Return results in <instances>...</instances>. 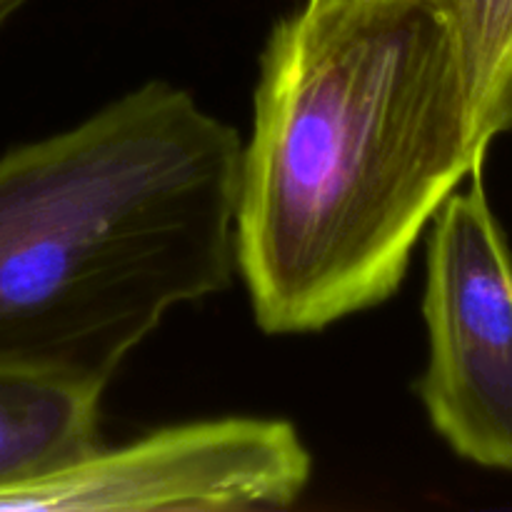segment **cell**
<instances>
[{
	"instance_id": "obj_1",
	"label": "cell",
	"mask_w": 512,
	"mask_h": 512,
	"mask_svg": "<svg viewBox=\"0 0 512 512\" xmlns=\"http://www.w3.org/2000/svg\"><path fill=\"white\" fill-rule=\"evenodd\" d=\"M235 265L268 335L398 293L420 235L485 165L433 0H305L260 55Z\"/></svg>"
},
{
	"instance_id": "obj_2",
	"label": "cell",
	"mask_w": 512,
	"mask_h": 512,
	"mask_svg": "<svg viewBox=\"0 0 512 512\" xmlns=\"http://www.w3.org/2000/svg\"><path fill=\"white\" fill-rule=\"evenodd\" d=\"M240 155L165 80L0 155V368L108 388L170 310L228 288Z\"/></svg>"
},
{
	"instance_id": "obj_3",
	"label": "cell",
	"mask_w": 512,
	"mask_h": 512,
	"mask_svg": "<svg viewBox=\"0 0 512 512\" xmlns=\"http://www.w3.org/2000/svg\"><path fill=\"white\" fill-rule=\"evenodd\" d=\"M428 365L418 395L458 458L512 473V250L483 168L433 220L425 258Z\"/></svg>"
},
{
	"instance_id": "obj_4",
	"label": "cell",
	"mask_w": 512,
	"mask_h": 512,
	"mask_svg": "<svg viewBox=\"0 0 512 512\" xmlns=\"http://www.w3.org/2000/svg\"><path fill=\"white\" fill-rule=\"evenodd\" d=\"M313 458L288 420L220 418L103 448L0 500V510H280L298 503Z\"/></svg>"
},
{
	"instance_id": "obj_5",
	"label": "cell",
	"mask_w": 512,
	"mask_h": 512,
	"mask_svg": "<svg viewBox=\"0 0 512 512\" xmlns=\"http://www.w3.org/2000/svg\"><path fill=\"white\" fill-rule=\"evenodd\" d=\"M103 393L65 375L0 368V500L103 445Z\"/></svg>"
},
{
	"instance_id": "obj_6",
	"label": "cell",
	"mask_w": 512,
	"mask_h": 512,
	"mask_svg": "<svg viewBox=\"0 0 512 512\" xmlns=\"http://www.w3.org/2000/svg\"><path fill=\"white\" fill-rule=\"evenodd\" d=\"M453 30L473 138L488 153L512 130V0H433Z\"/></svg>"
},
{
	"instance_id": "obj_7",
	"label": "cell",
	"mask_w": 512,
	"mask_h": 512,
	"mask_svg": "<svg viewBox=\"0 0 512 512\" xmlns=\"http://www.w3.org/2000/svg\"><path fill=\"white\" fill-rule=\"evenodd\" d=\"M30 0H0V28L13 18L18 10H23Z\"/></svg>"
}]
</instances>
